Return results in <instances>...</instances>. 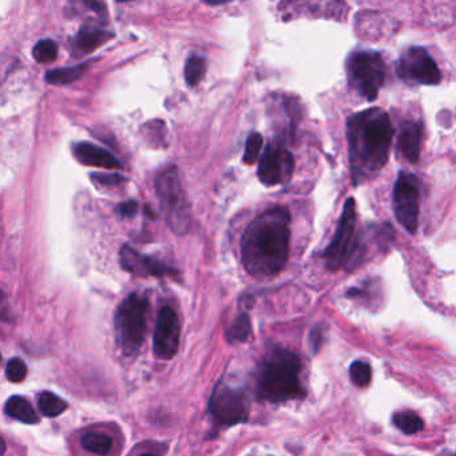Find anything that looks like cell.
Segmentation results:
<instances>
[{
  "label": "cell",
  "instance_id": "cb8c5ba5",
  "mask_svg": "<svg viewBox=\"0 0 456 456\" xmlns=\"http://www.w3.org/2000/svg\"><path fill=\"white\" fill-rule=\"evenodd\" d=\"M58 45L51 39L39 40L33 49V56L38 63H52L58 58Z\"/></svg>",
  "mask_w": 456,
  "mask_h": 456
},
{
  "label": "cell",
  "instance_id": "9c48e42d",
  "mask_svg": "<svg viewBox=\"0 0 456 456\" xmlns=\"http://www.w3.org/2000/svg\"><path fill=\"white\" fill-rule=\"evenodd\" d=\"M209 412L221 425H236L248 419V403L242 389L221 382L209 400Z\"/></svg>",
  "mask_w": 456,
  "mask_h": 456
},
{
  "label": "cell",
  "instance_id": "d6986e66",
  "mask_svg": "<svg viewBox=\"0 0 456 456\" xmlns=\"http://www.w3.org/2000/svg\"><path fill=\"white\" fill-rule=\"evenodd\" d=\"M87 68V63L78 65L74 68H56L50 70L46 74V81L52 85H68L79 79Z\"/></svg>",
  "mask_w": 456,
  "mask_h": 456
},
{
  "label": "cell",
  "instance_id": "7c38bea8",
  "mask_svg": "<svg viewBox=\"0 0 456 456\" xmlns=\"http://www.w3.org/2000/svg\"><path fill=\"white\" fill-rule=\"evenodd\" d=\"M181 327L177 313L170 306H164L159 310L152 338V351L155 357L159 360L173 359L178 351Z\"/></svg>",
  "mask_w": 456,
  "mask_h": 456
},
{
  "label": "cell",
  "instance_id": "f546056e",
  "mask_svg": "<svg viewBox=\"0 0 456 456\" xmlns=\"http://www.w3.org/2000/svg\"><path fill=\"white\" fill-rule=\"evenodd\" d=\"M141 456H154V455H152V454H143V455H141Z\"/></svg>",
  "mask_w": 456,
  "mask_h": 456
},
{
  "label": "cell",
  "instance_id": "e0dca14e",
  "mask_svg": "<svg viewBox=\"0 0 456 456\" xmlns=\"http://www.w3.org/2000/svg\"><path fill=\"white\" fill-rule=\"evenodd\" d=\"M6 414L19 422L26 424H36L39 422V416L36 415L33 406L22 396H13L7 400L4 406Z\"/></svg>",
  "mask_w": 456,
  "mask_h": 456
},
{
  "label": "cell",
  "instance_id": "3957f363",
  "mask_svg": "<svg viewBox=\"0 0 456 456\" xmlns=\"http://www.w3.org/2000/svg\"><path fill=\"white\" fill-rule=\"evenodd\" d=\"M301 363L287 349H274L264 359L257 373L258 398L271 403H281L303 396L300 383Z\"/></svg>",
  "mask_w": 456,
  "mask_h": 456
},
{
  "label": "cell",
  "instance_id": "30bf717a",
  "mask_svg": "<svg viewBox=\"0 0 456 456\" xmlns=\"http://www.w3.org/2000/svg\"><path fill=\"white\" fill-rule=\"evenodd\" d=\"M398 75L411 85H439L441 72L437 62L423 47L407 49L396 62Z\"/></svg>",
  "mask_w": 456,
  "mask_h": 456
},
{
  "label": "cell",
  "instance_id": "4316f807",
  "mask_svg": "<svg viewBox=\"0 0 456 456\" xmlns=\"http://www.w3.org/2000/svg\"><path fill=\"white\" fill-rule=\"evenodd\" d=\"M6 376L13 383H20L27 376V365L22 359L14 357L7 363Z\"/></svg>",
  "mask_w": 456,
  "mask_h": 456
},
{
  "label": "cell",
  "instance_id": "277c9868",
  "mask_svg": "<svg viewBox=\"0 0 456 456\" xmlns=\"http://www.w3.org/2000/svg\"><path fill=\"white\" fill-rule=\"evenodd\" d=\"M155 193L173 233L185 236L191 223V210L177 168H168L157 175Z\"/></svg>",
  "mask_w": 456,
  "mask_h": 456
},
{
  "label": "cell",
  "instance_id": "f1b7e54d",
  "mask_svg": "<svg viewBox=\"0 0 456 456\" xmlns=\"http://www.w3.org/2000/svg\"><path fill=\"white\" fill-rule=\"evenodd\" d=\"M117 212L122 219H133L138 213V203L133 200L122 203L117 207Z\"/></svg>",
  "mask_w": 456,
  "mask_h": 456
},
{
  "label": "cell",
  "instance_id": "7a4b0ae2",
  "mask_svg": "<svg viewBox=\"0 0 456 456\" xmlns=\"http://www.w3.org/2000/svg\"><path fill=\"white\" fill-rule=\"evenodd\" d=\"M395 129L388 114L379 107L356 113L347 120L351 177L357 186L387 165Z\"/></svg>",
  "mask_w": 456,
  "mask_h": 456
},
{
  "label": "cell",
  "instance_id": "ba28073f",
  "mask_svg": "<svg viewBox=\"0 0 456 456\" xmlns=\"http://www.w3.org/2000/svg\"><path fill=\"white\" fill-rule=\"evenodd\" d=\"M420 193L415 175L400 173L393 187V212L396 220L406 229L407 233L415 235L419 226Z\"/></svg>",
  "mask_w": 456,
  "mask_h": 456
},
{
  "label": "cell",
  "instance_id": "ac0fdd59",
  "mask_svg": "<svg viewBox=\"0 0 456 456\" xmlns=\"http://www.w3.org/2000/svg\"><path fill=\"white\" fill-rule=\"evenodd\" d=\"M81 441L85 450L97 455H107L113 448L111 437L103 432H87Z\"/></svg>",
  "mask_w": 456,
  "mask_h": 456
},
{
  "label": "cell",
  "instance_id": "83f0119b",
  "mask_svg": "<svg viewBox=\"0 0 456 456\" xmlns=\"http://www.w3.org/2000/svg\"><path fill=\"white\" fill-rule=\"evenodd\" d=\"M91 178L95 181V184L104 186H117L119 184H123L125 182V178L122 175H119L118 173H111V174H106V173L93 174Z\"/></svg>",
  "mask_w": 456,
  "mask_h": 456
},
{
  "label": "cell",
  "instance_id": "d4e9b609",
  "mask_svg": "<svg viewBox=\"0 0 456 456\" xmlns=\"http://www.w3.org/2000/svg\"><path fill=\"white\" fill-rule=\"evenodd\" d=\"M349 376H351V380H352V383L355 384L356 387L365 388L371 383V365L368 363H365V361L357 360L355 363H352V365L349 368Z\"/></svg>",
  "mask_w": 456,
  "mask_h": 456
},
{
  "label": "cell",
  "instance_id": "8fae6325",
  "mask_svg": "<svg viewBox=\"0 0 456 456\" xmlns=\"http://www.w3.org/2000/svg\"><path fill=\"white\" fill-rule=\"evenodd\" d=\"M294 171V157L280 143H271L258 162V178L265 186L287 184Z\"/></svg>",
  "mask_w": 456,
  "mask_h": 456
},
{
  "label": "cell",
  "instance_id": "5b68a950",
  "mask_svg": "<svg viewBox=\"0 0 456 456\" xmlns=\"http://www.w3.org/2000/svg\"><path fill=\"white\" fill-rule=\"evenodd\" d=\"M148 299L132 293L117 308L114 325L117 345L123 355L134 356L141 349L146 333Z\"/></svg>",
  "mask_w": 456,
  "mask_h": 456
},
{
  "label": "cell",
  "instance_id": "44dd1931",
  "mask_svg": "<svg viewBox=\"0 0 456 456\" xmlns=\"http://www.w3.org/2000/svg\"><path fill=\"white\" fill-rule=\"evenodd\" d=\"M38 404L42 415L46 418H56L68 409V403L51 392H43L39 396Z\"/></svg>",
  "mask_w": 456,
  "mask_h": 456
},
{
  "label": "cell",
  "instance_id": "5bb4252c",
  "mask_svg": "<svg viewBox=\"0 0 456 456\" xmlns=\"http://www.w3.org/2000/svg\"><path fill=\"white\" fill-rule=\"evenodd\" d=\"M74 157L85 166H93L100 169L118 170L120 164L118 159L103 148L90 142H79L72 148Z\"/></svg>",
  "mask_w": 456,
  "mask_h": 456
},
{
  "label": "cell",
  "instance_id": "9a60e30c",
  "mask_svg": "<svg viewBox=\"0 0 456 456\" xmlns=\"http://www.w3.org/2000/svg\"><path fill=\"white\" fill-rule=\"evenodd\" d=\"M423 142V126L418 120H406L400 127L398 138L399 154L411 164H416L420 158Z\"/></svg>",
  "mask_w": 456,
  "mask_h": 456
},
{
  "label": "cell",
  "instance_id": "8992f818",
  "mask_svg": "<svg viewBox=\"0 0 456 456\" xmlns=\"http://www.w3.org/2000/svg\"><path fill=\"white\" fill-rule=\"evenodd\" d=\"M348 84L365 101L377 100L386 82V63L380 52L355 51L347 61Z\"/></svg>",
  "mask_w": 456,
  "mask_h": 456
},
{
  "label": "cell",
  "instance_id": "484cf974",
  "mask_svg": "<svg viewBox=\"0 0 456 456\" xmlns=\"http://www.w3.org/2000/svg\"><path fill=\"white\" fill-rule=\"evenodd\" d=\"M262 145H264V139L260 133H252L249 138L246 139V145H245V152L242 157L244 164L246 165H254L261 154L262 150Z\"/></svg>",
  "mask_w": 456,
  "mask_h": 456
},
{
  "label": "cell",
  "instance_id": "ffe728a7",
  "mask_svg": "<svg viewBox=\"0 0 456 456\" xmlns=\"http://www.w3.org/2000/svg\"><path fill=\"white\" fill-rule=\"evenodd\" d=\"M392 419H393V424L407 435H414V434L422 431L423 427H424L422 418L414 411L396 412Z\"/></svg>",
  "mask_w": 456,
  "mask_h": 456
},
{
  "label": "cell",
  "instance_id": "603a6c76",
  "mask_svg": "<svg viewBox=\"0 0 456 456\" xmlns=\"http://www.w3.org/2000/svg\"><path fill=\"white\" fill-rule=\"evenodd\" d=\"M251 332H252V327H251L249 315L246 312H244L237 317L233 325L226 332V338L230 343H242V341L248 340Z\"/></svg>",
  "mask_w": 456,
  "mask_h": 456
},
{
  "label": "cell",
  "instance_id": "6da1fadb",
  "mask_svg": "<svg viewBox=\"0 0 456 456\" xmlns=\"http://www.w3.org/2000/svg\"><path fill=\"white\" fill-rule=\"evenodd\" d=\"M290 213L274 206L255 217L241 239V258L245 271L258 278L273 277L283 271L289 258Z\"/></svg>",
  "mask_w": 456,
  "mask_h": 456
},
{
  "label": "cell",
  "instance_id": "4fadbf2b",
  "mask_svg": "<svg viewBox=\"0 0 456 456\" xmlns=\"http://www.w3.org/2000/svg\"><path fill=\"white\" fill-rule=\"evenodd\" d=\"M119 262L123 271L139 277H164L173 271L157 258L136 252L130 245H123L119 252Z\"/></svg>",
  "mask_w": 456,
  "mask_h": 456
},
{
  "label": "cell",
  "instance_id": "7402d4cb",
  "mask_svg": "<svg viewBox=\"0 0 456 456\" xmlns=\"http://www.w3.org/2000/svg\"><path fill=\"white\" fill-rule=\"evenodd\" d=\"M206 68H207V63L203 56L197 54L190 55L185 65L186 84L191 87L198 85L206 74Z\"/></svg>",
  "mask_w": 456,
  "mask_h": 456
},
{
  "label": "cell",
  "instance_id": "52a82bcc",
  "mask_svg": "<svg viewBox=\"0 0 456 456\" xmlns=\"http://www.w3.org/2000/svg\"><path fill=\"white\" fill-rule=\"evenodd\" d=\"M356 203L354 198H348L344 203L343 213L336 226L332 241L324 251L322 257L327 268L336 272L344 268L356 249Z\"/></svg>",
  "mask_w": 456,
  "mask_h": 456
},
{
  "label": "cell",
  "instance_id": "2e32d148",
  "mask_svg": "<svg viewBox=\"0 0 456 456\" xmlns=\"http://www.w3.org/2000/svg\"><path fill=\"white\" fill-rule=\"evenodd\" d=\"M114 35L97 26L95 23H86L75 38V47L81 54H88L101 47Z\"/></svg>",
  "mask_w": 456,
  "mask_h": 456
}]
</instances>
